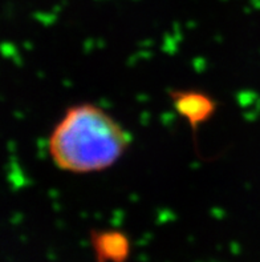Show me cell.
Instances as JSON below:
<instances>
[{
    "label": "cell",
    "instance_id": "7a4b0ae2",
    "mask_svg": "<svg viewBox=\"0 0 260 262\" xmlns=\"http://www.w3.org/2000/svg\"><path fill=\"white\" fill-rule=\"evenodd\" d=\"M169 97L175 112L186 120L194 137L199 126L207 123L218 111L217 100L206 91L198 88H174L170 90Z\"/></svg>",
    "mask_w": 260,
    "mask_h": 262
},
{
    "label": "cell",
    "instance_id": "6da1fadb",
    "mask_svg": "<svg viewBox=\"0 0 260 262\" xmlns=\"http://www.w3.org/2000/svg\"><path fill=\"white\" fill-rule=\"evenodd\" d=\"M132 144L130 133L93 103L69 106L48 137L53 164L75 174L101 172L114 165Z\"/></svg>",
    "mask_w": 260,
    "mask_h": 262
},
{
    "label": "cell",
    "instance_id": "3957f363",
    "mask_svg": "<svg viewBox=\"0 0 260 262\" xmlns=\"http://www.w3.org/2000/svg\"><path fill=\"white\" fill-rule=\"evenodd\" d=\"M93 245L100 258L121 261L126 257L129 243L120 232H96L93 233Z\"/></svg>",
    "mask_w": 260,
    "mask_h": 262
}]
</instances>
